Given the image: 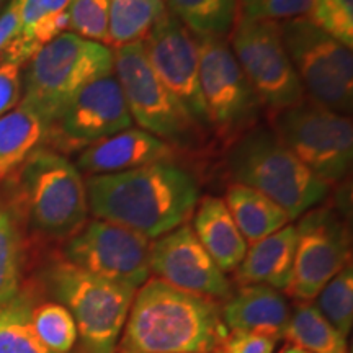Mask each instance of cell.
Segmentation results:
<instances>
[{"label": "cell", "mask_w": 353, "mask_h": 353, "mask_svg": "<svg viewBox=\"0 0 353 353\" xmlns=\"http://www.w3.org/2000/svg\"><path fill=\"white\" fill-rule=\"evenodd\" d=\"M120 353H130V352H120Z\"/></svg>", "instance_id": "obj_39"}, {"label": "cell", "mask_w": 353, "mask_h": 353, "mask_svg": "<svg viewBox=\"0 0 353 353\" xmlns=\"http://www.w3.org/2000/svg\"><path fill=\"white\" fill-rule=\"evenodd\" d=\"M6 2H7V0H0V8L3 7V3H6Z\"/></svg>", "instance_id": "obj_38"}, {"label": "cell", "mask_w": 353, "mask_h": 353, "mask_svg": "<svg viewBox=\"0 0 353 353\" xmlns=\"http://www.w3.org/2000/svg\"><path fill=\"white\" fill-rule=\"evenodd\" d=\"M33 303L32 291L20 290L12 301L0 306V353H52L30 324Z\"/></svg>", "instance_id": "obj_26"}, {"label": "cell", "mask_w": 353, "mask_h": 353, "mask_svg": "<svg viewBox=\"0 0 353 353\" xmlns=\"http://www.w3.org/2000/svg\"><path fill=\"white\" fill-rule=\"evenodd\" d=\"M234 182L263 193L290 219H298L329 195L322 182L278 139L272 128L254 126L234 141L228 154Z\"/></svg>", "instance_id": "obj_4"}, {"label": "cell", "mask_w": 353, "mask_h": 353, "mask_svg": "<svg viewBox=\"0 0 353 353\" xmlns=\"http://www.w3.org/2000/svg\"><path fill=\"white\" fill-rule=\"evenodd\" d=\"M280 30L304 94L314 103L347 117L353 105L350 48L321 32L306 17L281 21Z\"/></svg>", "instance_id": "obj_8"}, {"label": "cell", "mask_w": 353, "mask_h": 353, "mask_svg": "<svg viewBox=\"0 0 353 353\" xmlns=\"http://www.w3.org/2000/svg\"><path fill=\"white\" fill-rule=\"evenodd\" d=\"M226 335L214 299L154 276L136 291L118 347L130 353H216Z\"/></svg>", "instance_id": "obj_2"}, {"label": "cell", "mask_w": 353, "mask_h": 353, "mask_svg": "<svg viewBox=\"0 0 353 353\" xmlns=\"http://www.w3.org/2000/svg\"><path fill=\"white\" fill-rule=\"evenodd\" d=\"M149 268L159 280L210 299L231 296V281L198 241L190 224L157 237L151 244Z\"/></svg>", "instance_id": "obj_16"}, {"label": "cell", "mask_w": 353, "mask_h": 353, "mask_svg": "<svg viewBox=\"0 0 353 353\" xmlns=\"http://www.w3.org/2000/svg\"><path fill=\"white\" fill-rule=\"evenodd\" d=\"M167 3L196 37H224L237 15V0H167Z\"/></svg>", "instance_id": "obj_27"}, {"label": "cell", "mask_w": 353, "mask_h": 353, "mask_svg": "<svg viewBox=\"0 0 353 353\" xmlns=\"http://www.w3.org/2000/svg\"><path fill=\"white\" fill-rule=\"evenodd\" d=\"M148 237L103 219L87 221L65 241L64 260L92 275L138 290L149 278Z\"/></svg>", "instance_id": "obj_12"}, {"label": "cell", "mask_w": 353, "mask_h": 353, "mask_svg": "<svg viewBox=\"0 0 353 353\" xmlns=\"http://www.w3.org/2000/svg\"><path fill=\"white\" fill-rule=\"evenodd\" d=\"M296 231L293 278L286 294L301 303H311L350 263V236L345 223L330 208L307 211Z\"/></svg>", "instance_id": "obj_14"}, {"label": "cell", "mask_w": 353, "mask_h": 353, "mask_svg": "<svg viewBox=\"0 0 353 353\" xmlns=\"http://www.w3.org/2000/svg\"><path fill=\"white\" fill-rule=\"evenodd\" d=\"M125 97L114 74L83 87L44 132L57 154H74L131 128Z\"/></svg>", "instance_id": "obj_13"}, {"label": "cell", "mask_w": 353, "mask_h": 353, "mask_svg": "<svg viewBox=\"0 0 353 353\" xmlns=\"http://www.w3.org/2000/svg\"><path fill=\"white\" fill-rule=\"evenodd\" d=\"M30 324L43 345L52 353H69L79 339L72 314L57 301H46L33 306L30 312Z\"/></svg>", "instance_id": "obj_28"}, {"label": "cell", "mask_w": 353, "mask_h": 353, "mask_svg": "<svg viewBox=\"0 0 353 353\" xmlns=\"http://www.w3.org/2000/svg\"><path fill=\"white\" fill-rule=\"evenodd\" d=\"M316 307L343 337H348L353 325V270L345 265L314 298Z\"/></svg>", "instance_id": "obj_30"}, {"label": "cell", "mask_w": 353, "mask_h": 353, "mask_svg": "<svg viewBox=\"0 0 353 353\" xmlns=\"http://www.w3.org/2000/svg\"><path fill=\"white\" fill-rule=\"evenodd\" d=\"M276 339L268 335L247 332V330H228L221 343V353H273Z\"/></svg>", "instance_id": "obj_34"}, {"label": "cell", "mask_w": 353, "mask_h": 353, "mask_svg": "<svg viewBox=\"0 0 353 353\" xmlns=\"http://www.w3.org/2000/svg\"><path fill=\"white\" fill-rule=\"evenodd\" d=\"M314 0H241V15L250 20L286 21L311 12Z\"/></svg>", "instance_id": "obj_33"}, {"label": "cell", "mask_w": 353, "mask_h": 353, "mask_svg": "<svg viewBox=\"0 0 353 353\" xmlns=\"http://www.w3.org/2000/svg\"><path fill=\"white\" fill-rule=\"evenodd\" d=\"M196 43L208 125L223 139H237L255 126L262 103L224 37H196Z\"/></svg>", "instance_id": "obj_10"}, {"label": "cell", "mask_w": 353, "mask_h": 353, "mask_svg": "<svg viewBox=\"0 0 353 353\" xmlns=\"http://www.w3.org/2000/svg\"><path fill=\"white\" fill-rule=\"evenodd\" d=\"M88 210L97 219L157 239L182 226L200 200L193 174L172 162H157L85 180Z\"/></svg>", "instance_id": "obj_1"}, {"label": "cell", "mask_w": 353, "mask_h": 353, "mask_svg": "<svg viewBox=\"0 0 353 353\" xmlns=\"http://www.w3.org/2000/svg\"><path fill=\"white\" fill-rule=\"evenodd\" d=\"M112 72L108 46L64 32L30 61L21 107L32 110L48 128L83 87Z\"/></svg>", "instance_id": "obj_5"}, {"label": "cell", "mask_w": 353, "mask_h": 353, "mask_svg": "<svg viewBox=\"0 0 353 353\" xmlns=\"http://www.w3.org/2000/svg\"><path fill=\"white\" fill-rule=\"evenodd\" d=\"M20 30V0H8L0 12V54Z\"/></svg>", "instance_id": "obj_36"}, {"label": "cell", "mask_w": 353, "mask_h": 353, "mask_svg": "<svg viewBox=\"0 0 353 353\" xmlns=\"http://www.w3.org/2000/svg\"><path fill=\"white\" fill-rule=\"evenodd\" d=\"M21 263L23 242L19 221L8 210H0V306L20 293Z\"/></svg>", "instance_id": "obj_29"}, {"label": "cell", "mask_w": 353, "mask_h": 353, "mask_svg": "<svg viewBox=\"0 0 353 353\" xmlns=\"http://www.w3.org/2000/svg\"><path fill=\"white\" fill-rule=\"evenodd\" d=\"M172 156L174 148L169 143L139 128H128L83 149L76 167L88 176L118 174L167 162Z\"/></svg>", "instance_id": "obj_17"}, {"label": "cell", "mask_w": 353, "mask_h": 353, "mask_svg": "<svg viewBox=\"0 0 353 353\" xmlns=\"http://www.w3.org/2000/svg\"><path fill=\"white\" fill-rule=\"evenodd\" d=\"M20 65L0 63V114L17 105L20 99Z\"/></svg>", "instance_id": "obj_35"}, {"label": "cell", "mask_w": 353, "mask_h": 353, "mask_svg": "<svg viewBox=\"0 0 353 353\" xmlns=\"http://www.w3.org/2000/svg\"><path fill=\"white\" fill-rule=\"evenodd\" d=\"M8 180V210L38 236L68 241L87 223L88 203L82 174L63 154L37 149Z\"/></svg>", "instance_id": "obj_3"}, {"label": "cell", "mask_w": 353, "mask_h": 353, "mask_svg": "<svg viewBox=\"0 0 353 353\" xmlns=\"http://www.w3.org/2000/svg\"><path fill=\"white\" fill-rule=\"evenodd\" d=\"M298 231L286 224L280 231L247 247L245 257L234 270L241 285H267L278 291H288L293 278Z\"/></svg>", "instance_id": "obj_19"}, {"label": "cell", "mask_w": 353, "mask_h": 353, "mask_svg": "<svg viewBox=\"0 0 353 353\" xmlns=\"http://www.w3.org/2000/svg\"><path fill=\"white\" fill-rule=\"evenodd\" d=\"M306 19L343 46L353 48V0H314Z\"/></svg>", "instance_id": "obj_32"}, {"label": "cell", "mask_w": 353, "mask_h": 353, "mask_svg": "<svg viewBox=\"0 0 353 353\" xmlns=\"http://www.w3.org/2000/svg\"><path fill=\"white\" fill-rule=\"evenodd\" d=\"M283 339L309 353H348L347 337L312 303H299L291 311Z\"/></svg>", "instance_id": "obj_24"}, {"label": "cell", "mask_w": 353, "mask_h": 353, "mask_svg": "<svg viewBox=\"0 0 353 353\" xmlns=\"http://www.w3.org/2000/svg\"><path fill=\"white\" fill-rule=\"evenodd\" d=\"M291 309L281 291L267 285H241L221 306L228 330H247L280 341Z\"/></svg>", "instance_id": "obj_18"}, {"label": "cell", "mask_w": 353, "mask_h": 353, "mask_svg": "<svg viewBox=\"0 0 353 353\" xmlns=\"http://www.w3.org/2000/svg\"><path fill=\"white\" fill-rule=\"evenodd\" d=\"M231 50L260 103L281 112L304 100V88L281 37L280 23L237 17Z\"/></svg>", "instance_id": "obj_11"}, {"label": "cell", "mask_w": 353, "mask_h": 353, "mask_svg": "<svg viewBox=\"0 0 353 353\" xmlns=\"http://www.w3.org/2000/svg\"><path fill=\"white\" fill-rule=\"evenodd\" d=\"M216 353H221V352H216Z\"/></svg>", "instance_id": "obj_40"}, {"label": "cell", "mask_w": 353, "mask_h": 353, "mask_svg": "<svg viewBox=\"0 0 353 353\" xmlns=\"http://www.w3.org/2000/svg\"><path fill=\"white\" fill-rule=\"evenodd\" d=\"M44 283L72 314L83 353L117 352L138 290L92 275L64 259L48 268Z\"/></svg>", "instance_id": "obj_6"}, {"label": "cell", "mask_w": 353, "mask_h": 353, "mask_svg": "<svg viewBox=\"0 0 353 353\" xmlns=\"http://www.w3.org/2000/svg\"><path fill=\"white\" fill-rule=\"evenodd\" d=\"M192 229L210 257L224 273L234 272L239 267L245 257L247 242L223 198L208 195L198 200Z\"/></svg>", "instance_id": "obj_21"}, {"label": "cell", "mask_w": 353, "mask_h": 353, "mask_svg": "<svg viewBox=\"0 0 353 353\" xmlns=\"http://www.w3.org/2000/svg\"><path fill=\"white\" fill-rule=\"evenodd\" d=\"M68 15L70 33L108 46L110 0H70Z\"/></svg>", "instance_id": "obj_31"}, {"label": "cell", "mask_w": 353, "mask_h": 353, "mask_svg": "<svg viewBox=\"0 0 353 353\" xmlns=\"http://www.w3.org/2000/svg\"><path fill=\"white\" fill-rule=\"evenodd\" d=\"M70 0H20V30L0 54L2 63L21 64L69 28Z\"/></svg>", "instance_id": "obj_20"}, {"label": "cell", "mask_w": 353, "mask_h": 353, "mask_svg": "<svg viewBox=\"0 0 353 353\" xmlns=\"http://www.w3.org/2000/svg\"><path fill=\"white\" fill-rule=\"evenodd\" d=\"M278 353H309V352L303 350L301 347H296V345H293V343H288V342H286L285 345L281 347V350L278 352Z\"/></svg>", "instance_id": "obj_37"}, {"label": "cell", "mask_w": 353, "mask_h": 353, "mask_svg": "<svg viewBox=\"0 0 353 353\" xmlns=\"http://www.w3.org/2000/svg\"><path fill=\"white\" fill-rule=\"evenodd\" d=\"M46 126L32 110L20 107L0 117V180L10 176L44 141Z\"/></svg>", "instance_id": "obj_23"}, {"label": "cell", "mask_w": 353, "mask_h": 353, "mask_svg": "<svg viewBox=\"0 0 353 353\" xmlns=\"http://www.w3.org/2000/svg\"><path fill=\"white\" fill-rule=\"evenodd\" d=\"M224 203L242 237L250 245L280 231L291 221L270 198L241 183H232L228 188Z\"/></svg>", "instance_id": "obj_22"}, {"label": "cell", "mask_w": 353, "mask_h": 353, "mask_svg": "<svg viewBox=\"0 0 353 353\" xmlns=\"http://www.w3.org/2000/svg\"><path fill=\"white\" fill-rule=\"evenodd\" d=\"M113 74L120 83L132 121L165 143H193L196 123L179 100L159 81L143 41L125 44L113 52Z\"/></svg>", "instance_id": "obj_9"}, {"label": "cell", "mask_w": 353, "mask_h": 353, "mask_svg": "<svg viewBox=\"0 0 353 353\" xmlns=\"http://www.w3.org/2000/svg\"><path fill=\"white\" fill-rule=\"evenodd\" d=\"M144 52L159 81L182 103L198 126L208 125L200 90L196 37L170 10L143 39Z\"/></svg>", "instance_id": "obj_15"}, {"label": "cell", "mask_w": 353, "mask_h": 353, "mask_svg": "<svg viewBox=\"0 0 353 353\" xmlns=\"http://www.w3.org/2000/svg\"><path fill=\"white\" fill-rule=\"evenodd\" d=\"M272 130L317 179L342 182L352 169L353 125L350 117L304 99L273 117Z\"/></svg>", "instance_id": "obj_7"}, {"label": "cell", "mask_w": 353, "mask_h": 353, "mask_svg": "<svg viewBox=\"0 0 353 353\" xmlns=\"http://www.w3.org/2000/svg\"><path fill=\"white\" fill-rule=\"evenodd\" d=\"M165 10V0H110L108 46L143 41Z\"/></svg>", "instance_id": "obj_25"}]
</instances>
